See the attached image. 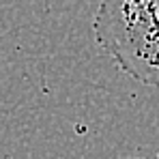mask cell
<instances>
[{
	"label": "cell",
	"instance_id": "6da1fadb",
	"mask_svg": "<svg viewBox=\"0 0 159 159\" xmlns=\"http://www.w3.org/2000/svg\"><path fill=\"white\" fill-rule=\"evenodd\" d=\"M93 30L120 71L159 88V0H99Z\"/></svg>",
	"mask_w": 159,
	"mask_h": 159
},
{
	"label": "cell",
	"instance_id": "7a4b0ae2",
	"mask_svg": "<svg viewBox=\"0 0 159 159\" xmlns=\"http://www.w3.org/2000/svg\"><path fill=\"white\" fill-rule=\"evenodd\" d=\"M157 155H159V153H157Z\"/></svg>",
	"mask_w": 159,
	"mask_h": 159
}]
</instances>
